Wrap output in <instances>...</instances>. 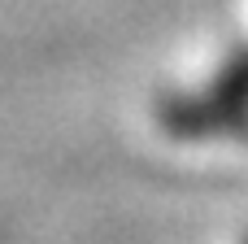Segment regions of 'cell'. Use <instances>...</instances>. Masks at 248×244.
I'll list each match as a JSON object with an SVG mask.
<instances>
[{"label": "cell", "instance_id": "obj_1", "mask_svg": "<svg viewBox=\"0 0 248 244\" xmlns=\"http://www.w3.org/2000/svg\"><path fill=\"white\" fill-rule=\"evenodd\" d=\"M222 70H227V74H231V79H235V83L248 92V48H244V52H235V57L222 65Z\"/></svg>", "mask_w": 248, "mask_h": 244}]
</instances>
